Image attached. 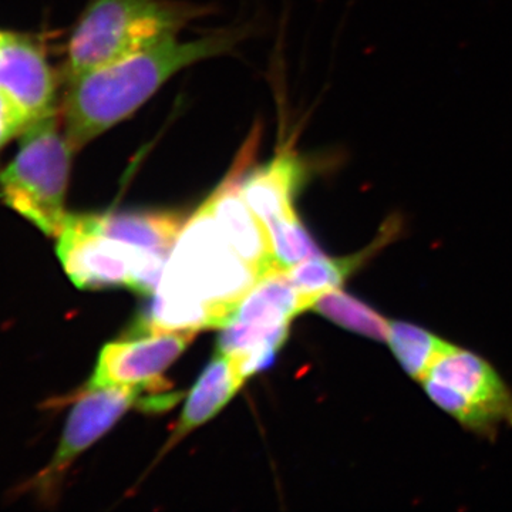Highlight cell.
<instances>
[{
    "label": "cell",
    "mask_w": 512,
    "mask_h": 512,
    "mask_svg": "<svg viewBox=\"0 0 512 512\" xmlns=\"http://www.w3.org/2000/svg\"><path fill=\"white\" fill-rule=\"evenodd\" d=\"M239 39V32L215 33L191 42L173 37L67 80L63 123L70 144L74 150L86 146L136 113L174 74L228 52Z\"/></svg>",
    "instance_id": "obj_1"
},
{
    "label": "cell",
    "mask_w": 512,
    "mask_h": 512,
    "mask_svg": "<svg viewBox=\"0 0 512 512\" xmlns=\"http://www.w3.org/2000/svg\"><path fill=\"white\" fill-rule=\"evenodd\" d=\"M202 9L170 0H92L67 47V80L173 39Z\"/></svg>",
    "instance_id": "obj_2"
},
{
    "label": "cell",
    "mask_w": 512,
    "mask_h": 512,
    "mask_svg": "<svg viewBox=\"0 0 512 512\" xmlns=\"http://www.w3.org/2000/svg\"><path fill=\"white\" fill-rule=\"evenodd\" d=\"M259 279L261 276L228 244L204 202L183 225L157 293L207 303L232 316Z\"/></svg>",
    "instance_id": "obj_3"
},
{
    "label": "cell",
    "mask_w": 512,
    "mask_h": 512,
    "mask_svg": "<svg viewBox=\"0 0 512 512\" xmlns=\"http://www.w3.org/2000/svg\"><path fill=\"white\" fill-rule=\"evenodd\" d=\"M73 151L52 114L26 127L18 153L0 173V200L47 237H57L67 218Z\"/></svg>",
    "instance_id": "obj_4"
},
{
    "label": "cell",
    "mask_w": 512,
    "mask_h": 512,
    "mask_svg": "<svg viewBox=\"0 0 512 512\" xmlns=\"http://www.w3.org/2000/svg\"><path fill=\"white\" fill-rule=\"evenodd\" d=\"M421 384L431 402L471 433L491 439L512 427L511 387L477 353L454 345Z\"/></svg>",
    "instance_id": "obj_5"
},
{
    "label": "cell",
    "mask_w": 512,
    "mask_h": 512,
    "mask_svg": "<svg viewBox=\"0 0 512 512\" xmlns=\"http://www.w3.org/2000/svg\"><path fill=\"white\" fill-rule=\"evenodd\" d=\"M180 397V393H148L133 387L87 384L74 399L55 456L35 478L23 485L22 491L35 494L45 505L55 503L63 478L74 460L109 433L131 407L161 412L175 406Z\"/></svg>",
    "instance_id": "obj_6"
},
{
    "label": "cell",
    "mask_w": 512,
    "mask_h": 512,
    "mask_svg": "<svg viewBox=\"0 0 512 512\" xmlns=\"http://www.w3.org/2000/svg\"><path fill=\"white\" fill-rule=\"evenodd\" d=\"M57 239V256L77 288L130 286L140 248L100 234L90 215H67Z\"/></svg>",
    "instance_id": "obj_7"
},
{
    "label": "cell",
    "mask_w": 512,
    "mask_h": 512,
    "mask_svg": "<svg viewBox=\"0 0 512 512\" xmlns=\"http://www.w3.org/2000/svg\"><path fill=\"white\" fill-rule=\"evenodd\" d=\"M195 332H163L109 343L101 350L90 386L133 387L148 393H164L170 383L165 370L194 340Z\"/></svg>",
    "instance_id": "obj_8"
},
{
    "label": "cell",
    "mask_w": 512,
    "mask_h": 512,
    "mask_svg": "<svg viewBox=\"0 0 512 512\" xmlns=\"http://www.w3.org/2000/svg\"><path fill=\"white\" fill-rule=\"evenodd\" d=\"M0 92L35 123L55 114L56 76L42 47L0 32Z\"/></svg>",
    "instance_id": "obj_9"
},
{
    "label": "cell",
    "mask_w": 512,
    "mask_h": 512,
    "mask_svg": "<svg viewBox=\"0 0 512 512\" xmlns=\"http://www.w3.org/2000/svg\"><path fill=\"white\" fill-rule=\"evenodd\" d=\"M242 171L244 168L239 164L237 170L205 202L231 248L264 278L282 269L276 264L268 228L239 190Z\"/></svg>",
    "instance_id": "obj_10"
},
{
    "label": "cell",
    "mask_w": 512,
    "mask_h": 512,
    "mask_svg": "<svg viewBox=\"0 0 512 512\" xmlns=\"http://www.w3.org/2000/svg\"><path fill=\"white\" fill-rule=\"evenodd\" d=\"M305 168L291 150H282L268 164L239 177V190L265 225L296 214L295 200Z\"/></svg>",
    "instance_id": "obj_11"
},
{
    "label": "cell",
    "mask_w": 512,
    "mask_h": 512,
    "mask_svg": "<svg viewBox=\"0 0 512 512\" xmlns=\"http://www.w3.org/2000/svg\"><path fill=\"white\" fill-rule=\"evenodd\" d=\"M245 380L234 357L218 350L191 390L167 448L217 416L239 392Z\"/></svg>",
    "instance_id": "obj_12"
},
{
    "label": "cell",
    "mask_w": 512,
    "mask_h": 512,
    "mask_svg": "<svg viewBox=\"0 0 512 512\" xmlns=\"http://www.w3.org/2000/svg\"><path fill=\"white\" fill-rule=\"evenodd\" d=\"M399 229V222L389 220L383 229V234L366 251L349 258H329L323 254L311 256L288 269L286 276L312 309L319 298H322L325 293L340 289L343 282L365 264L370 256L389 244L390 239L394 238V234H397Z\"/></svg>",
    "instance_id": "obj_13"
},
{
    "label": "cell",
    "mask_w": 512,
    "mask_h": 512,
    "mask_svg": "<svg viewBox=\"0 0 512 512\" xmlns=\"http://www.w3.org/2000/svg\"><path fill=\"white\" fill-rule=\"evenodd\" d=\"M90 221L106 237L156 251H171L184 225L180 215L151 211L90 215Z\"/></svg>",
    "instance_id": "obj_14"
},
{
    "label": "cell",
    "mask_w": 512,
    "mask_h": 512,
    "mask_svg": "<svg viewBox=\"0 0 512 512\" xmlns=\"http://www.w3.org/2000/svg\"><path fill=\"white\" fill-rule=\"evenodd\" d=\"M308 309V302L291 284L286 271H275L256 282L229 320L262 326L289 325L295 316Z\"/></svg>",
    "instance_id": "obj_15"
},
{
    "label": "cell",
    "mask_w": 512,
    "mask_h": 512,
    "mask_svg": "<svg viewBox=\"0 0 512 512\" xmlns=\"http://www.w3.org/2000/svg\"><path fill=\"white\" fill-rule=\"evenodd\" d=\"M386 343L404 372L420 383L437 360L454 346L436 333L406 320H390Z\"/></svg>",
    "instance_id": "obj_16"
},
{
    "label": "cell",
    "mask_w": 512,
    "mask_h": 512,
    "mask_svg": "<svg viewBox=\"0 0 512 512\" xmlns=\"http://www.w3.org/2000/svg\"><path fill=\"white\" fill-rule=\"evenodd\" d=\"M312 309L323 318L332 320L340 328L377 342H386L390 320L349 293L340 289L325 293Z\"/></svg>",
    "instance_id": "obj_17"
},
{
    "label": "cell",
    "mask_w": 512,
    "mask_h": 512,
    "mask_svg": "<svg viewBox=\"0 0 512 512\" xmlns=\"http://www.w3.org/2000/svg\"><path fill=\"white\" fill-rule=\"evenodd\" d=\"M271 237L276 264L282 271H288L299 262L322 254L309 232L299 221L298 214L289 215L266 225Z\"/></svg>",
    "instance_id": "obj_18"
},
{
    "label": "cell",
    "mask_w": 512,
    "mask_h": 512,
    "mask_svg": "<svg viewBox=\"0 0 512 512\" xmlns=\"http://www.w3.org/2000/svg\"><path fill=\"white\" fill-rule=\"evenodd\" d=\"M28 126L30 123L23 111L6 94L0 92V148L5 147Z\"/></svg>",
    "instance_id": "obj_19"
}]
</instances>
